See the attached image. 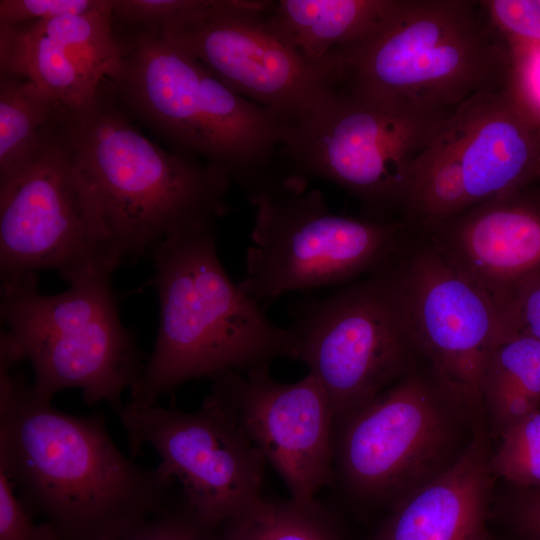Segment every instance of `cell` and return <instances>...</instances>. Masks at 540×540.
Returning a JSON list of instances; mask_svg holds the SVG:
<instances>
[{"label": "cell", "instance_id": "30", "mask_svg": "<svg viewBox=\"0 0 540 540\" xmlns=\"http://www.w3.org/2000/svg\"><path fill=\"white\" fill-rule=\"evenodd\" d=\"M104 0H1L0 25L16 27L90 11Z\"/></svg>", "mask_w": 540, "mask_h": 540}, {"label": "cell", "instance_id": "3", "mask_svg": "<svg viewBox=\"0 0 540 540\" xmlns=\"http://www.w3.org/2000/svg\"><path fill=\"white\" fill-rule=\"evenodd\" d=\"M117 38L121 63L107 80L131 118L173 151L218 168L249 201L289 178L278 172L276 156L290 124L237 94L158 31L132 28Z\"/></svg>", "mask_w": 540, "mask_h": 540}, {"label": "cell", "instance_id": "25", "mask_svg": "<svg viewBox=\"0 0 540 540\" xmlns=\"http://www.w3.org/2000/svg\"><path fill=\"white\" fill-rule=\"evenodd\" d=\"M498 437L490 459L493 474L516 488H540V409Z\"/></svg>", "mask_w": 540, "mask_h": 540}, {"label": "cell", "instance_id": "24", "mask_svg": "<svg viewBox=\"0 0 540 540\" xmlns=\"http://www.w3.org/2000/svg\"><path fill=\"white\" fill-rule=\"evenodd\" d=\"M114 0L90 11L24 24L46 35L67 51L99 81L110 79L119 69L122 49L114 31Z\"/></svg>", "mask_w": 540, "mask_h": 540}, {"label": "cell", "instance_id": "14", "mask_svg": "<svg viewBox=\"0 0 540 540\" xmlns=\"http://www.w3.org/2000/svg\"><path fill=\"white\" fill-rule=\"evenodd\" d=\"M268 1L208 0L184 24L160 32L244 98L294 126L342 83L338 54L312 63L270 29Z\"/></svg>", "mask_w": 540, "mask_h": 540}, {"label": "cell", "instance_id": "28", "mask_svg": "<svg viewBox=\"0 0 540 540\" xmlns=\"http://www.w3.org/2000/svg\"><path fill=\"white\" fill-rule=\"evenodd\" d=\"M217 529L198 521L180 501L151 517L119 540H216Z\"/></svg>", "mask_w": 540, "mask_h": 540}, {"label": "cell", "instance_id": "32", "mask_svg": "<svg viewBox=\"0 0 540 540\" xmlns=\"http://www.w3.org/2000/svg\"><path fill=\"white\" fill-rule=\"evenodd\" d=\"M499 515L519 540H540V488H516Z\"/></svg>", "mask_w": 540, "mask_h": 540}, {"label": "cell", "instance_id": "17", "mask_svg": "<svg viewBox=\"0 0 540 540\" xmlns=\"http://www.w3.org/2000/svg\"><path fill=\"white\" fill-rule=\"evenodd\" d=\"M412 227L492 301L508 329L517 297L540 275L538 192L528 188L449 219Z\"/></svg>", "mask_w": 540, "mask_h": 540}, {"label": "cell", "instance_id": "12", "mask_svg": "<svg viewBox=\"0 0 540 540\" xmlns=\"http://www.w3.org/2000/svg\"><path fill=\"white\" fill-rule=\"evenodd\" d=\"M116 268L54 117L34 159L0 183L1 281L48 269L71 284Z\"/></svg>", "mask_w": 540, "mask_h": 540}, {"label": "cell", "instance_id": "7", "mask_svg": "<svg viewBox=\"0 0 540 540\" xmlns=\"http://www.w3.org/2000/svg\"><path fill=\"white\" fill-rule=\"evenodd\" d=\"M482 421L417 369L335 423V481L357 501L390 507L453 466Z\"/></svg>", "mask_w": 540, "mask_h": 540}, {"label": "cell", "instance_id": "26", "mask_svg": "<svg viewBox=\"0 0 540 540\" xmlns=\"http://www.w3.org/2000/svg\"><path fill=\"white\" fill-rule=\"evenodd\" d=\"M207 0H114L113 20L129 28L166 32L200 12Z\"/></svg>", "mask_w": 540, "mask_h": 540}, {"label": "cell", "instance_id": "1", "mask_svg": "<svg viewBox=\"0 0 540 540\" xmlns=\"http://www.w3.org/2000/svg\"><path fill=\"white\" fill-rule=\"evenodd\" d=\"M0 467L59 540H119L167 509L175 482L127 457L102 413L74 415L0 367Z\"/></svg>", "mask_w": 540, "mask_h": 540}, {"label": "cell", "instance_id": "15", "mask_svg": "<svg viewBox=\"0 0 540 540\" xmlns=\"http://www.w3.org/2000/svg\"><path fill=\"white\" fill-rule=\"evenodd\" d=\"M412 344L453 395L485 415L482 379L495 348L510 338L499 310L424 239L388 265Z\"/></svg>", "mask_w": 540, "mask_h": 540}, {"label": "cell", "instance_id": "31", "mask_svg": "<svg viewBox=\"0 0 540 540\" xmlns=\"http://www.w3.org/2000/svg\"><path fill=\"white\" fill-rule=\"evenodd\" d=\"M508 88L532 120L540 126V47L510 51Z\"/></svg>", "mask_w": 540, "mask_h": 540}, {"label": "cell", "instance_id": "2", "mask_svg": "<svg viewBox=\"0 0 540 540\" xmlns=\"http://www.w3.org/2000/svg\"><path fill=\"white\" fill-rule=\"evenodd\" d=\"M55 121L117 267L229 213V178L148 139L107 79L88 102L61 104Z\"/></svg>", "mask_w": 540, "mask_h": 540}, {"label": "cell", "instance_id": "4", "mask_svg": "<svg viewBox=\"0 0 540 540\" xmlns=\"http://www.w3.org/2000/svg\"><path fill=\"white\" fill-rule=\"evenodd\" d=\"M150 256L160 324L128 404L158 403L163 394L193 379L245 373L277 358L295 360L288 327L271 322L227 274L215 225L170 237Z\"/></svg>", "mask_w": 540, "mask_h": 540}, {"label": "cell", "instance_id": "27", "mask_svg": "<svg viewBox=\"0 0 540 540\" xmlns=\"http://www.w3.org/2000/svg\"><path fill=\"white\" fill-rule=\"evenodd\" d=\"M481 4L509 51L540 47V0H483Z\"/></svg>", "mask_w": 540, "mask_h": 540}, {"label": "cell", "instance_id": "18", "mask_svg": "<svg viewBox=\"0 0 540 540\" xmlns=\"http://www.w3.org/2000/svg\"><path fill=\"white\" fill-rule=\"evenodd\" d=\"M483 422L463 456L389 507L370 540H494L488 526L495 475Z\"/></svg>", "mask_w": 540, "mask_h": 540}, {"label": "cell", "instance_id": "21", "mask_svg": "<svg viewBox=\"0 0 540 540\" xmlns=\"http://www.w3.org/2000/svg\"><path fill=\"white\" fill-rule=\"evenodd\" d=\"M481 392L497 436L540 409V339L517 335L501 342L486 364Z\"/></svg>", "mask_w": 540, "mask_h": 540}, {"label": "cell", "instance_id": "6", "mask_svg": "<svg viewBox=\"0 0 540 540\" xmlns=\"http://www.w3.org/2000/svg\"><path fill=\"white\" fill-rule=\"evenodd\" d=\"M111 274H91L54 295L38 290L34 273L2 281L0 367L28 360L40 399L77 388L88 405L122 408L146 361L121 323Z\"/></svg>", "mask_w": 540, "mask_h": 540}, {"label": "cell", "instance_id": "23", "mask_svg": "<svg viewBox=\"0 0 540 540\" xmlns=\"http://www.w3.org/2000/svg\"><path fill=\"white\" fill-rule=\"evenodd\" d=\"M216 540H344L333 515L317 500L262 496L220 526Z\"/></svg>", "mask_w": 540, "mask_h": 540}, {"label": "cell", "instance_id": "13", "mask_svg": "<svg viewBox=\"0 0 540 540\" xmlns=\"http://www.w3.org/2000/svg\"><path fill=\"white\" fill-rule=\"evenodd\" d=\"M131 451L145 446L177 496L205 526L218 529L262 495L266 460L226 403L211 390L195 412L125 404L118 411Z\"/></svg>", "mask_w": 540, "mask_h": 540}, {"label": "cell", "instance_id": "11", "mask_svg": "<svg viewBox=\"0 0 540 540\" xmlns=\"http://www.w3.org/2000/svg\"><path fill=\"white\" fill-rule=\"evenodd\" d=\"M295 360L325 390L335 423L418 369L387 267L329 296L289 307Z\"/></svg>", "mask_w": 540, "mask_h": 540}, {"label": "cell", "instance_id": "8", "mask_svg": "<svg viewBox=\"0 0 540 540\" xmlns=\"http://www.w3.org/2000/svg\"><path fill=\"white\" fill-rule=\"evenodd\" d=\"M454 110L424 108L340 84L292 126L280 154L288 174L328 180L370 219L402 212L413 166Z\"/></svg>", "mask_w": 540, "mask_h": 540}, {"label": "cell", "instance_id": "5", "mask_svg": "<svg viewBox=\"0 0 540 540\" xmlns=\"http://www.w3.org/2000/svg\"><path fill=\"white\" fill-rule=\"evenodd\" d=\"M336 53L343 84L441 110L506 88L512 65L481 1L471 0H396L367 37Z\"/></svg>", "mask_w": 540, "mask_h": 540}, {"label": "cell", "instance_id": "22", "mask_svg": "<svg viewBox=\"0 0 540 540\" xmlns=\"http://www.w3.org/2000/svg\"><path fill=\"white\" fill-rule=\"evenodd\" d=\"M60 105L32 81L0 73V183L34 159Z\"/></svg>", "mask_w": 540, "mask_h": 540}, {"label": "cell", "instance_id": "20", "mask_svg": "<svg viewBox=\"0 0 540 540\" xmlns=\"http://www.w3.org/2000/svg\"><path fill=\"white\" fill-rule=\"evenodd\" d=\"M0 73L32 81L67 107L88 102L102 83L56 42L25 25H0Z\"/></svg>", "mask_w": 540, "mask_h": 540}, {"label": "cell", "instance_id": "29", "mask_svg": "<svg viewBox=\"0 0 540 540\" xmlns=\"http://www.w3.org/2000/svg\"><path fill=\"white\" fill-rule=\"evenodd\" d=\"M0 540H59L46 523L36 524L0 467Z\"/></svg>", "mask_w": 540, "mask_h": 540}, {"label": "cell", "instance_id": "9", "mask_svg": "<svg viewBox=\"0 0 540 540\" xmlns=\"http://www.w3.org/2000/svg\"><path fill=\"white\" fill-rule=\"evenodd\" d=\"M291 176L257 196L246 275L240 288L268 305L281 295L347 282L373 274L405 249V220H377L334 214L319 190Z\"/></svg>", "mask_w": 540, "mask_h": 540}, {"label": "cell", "instance_id": "10", "mask_svg": "<svg viewBox=\"0 0 540 540\" xmlns=\"http://www.w3.org/2000/svg\"><path fill=\"white\" fill-rule=\"evenodd\" d=\"M540 126L506 88L476 94L447 117L416 160L403 207L416 226L454 217L536 183Z\"/></svg>", "mask_w": 540, "mask_h": 540}, {"label": "cell", "instance_id": "19", "mask_svg": "<svg viewBox=\"0 0 540 540\" xmlns=\"http://www.w3.org/2000/svg\"><path fill=\"white\" fill-rule=\"evenodd\" d=\"M395 4L396 0H279L268 1L265 14L285 45L312 63H325L367 37Z\"/></svg>", "mask_w": 540, "mask_h": 540}, {"label": "cell", "instance_id": "16", "mask_svg": "<svg viewBox=\"0 0 540 540\" xmlns=\"http://www.w3.org/2000/svg\"><path fill=\"white\" fill-rule=\"evenodd\" d=\"M212 391L286 484L305 503L335 483V420L329 398L311 373L293 383L275 380L269 365L213 379Z\"/></svg>", "mask_w": 540, "mask_h": 540}, {"label": "cell", "instance_id": "34", "mask_svg": "<svg viewBox=\"0 0 540 540\" xmlns=\"http://www.w3.org/2000/svg\"><path fill=\"white\" fill-rule=\"evenodd\" d=\"M536 183H537V185H538V190H537V192H538V194H539V196H540V173H539V176H538V179H537Z\"/></svg>", "mask_w": 540, "mask_h": 540}, {"label": "cell", "instance_id": "33", "mask_svg": "<svg viewBox=\"0 0 540 540\" xmlns=\"http://www.w3.org/2000/svg\"><path fill=\"white\" fill-rule=\"evenodd\" d=\"M510 336L540 339V275L520 292L508 318Z\"/></svg>", "mask_w": 540, "mask_h": 540}]
</instances>
